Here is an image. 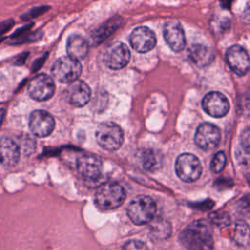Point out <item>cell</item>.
Listing matches in <instances>:
<instances>
[{
    "label": "cell",
    "instance_id": "6da1fadb",
    "mask_svg": "<svg viewBox=\"0 0 250 250\" xmlns=\"http://www.w3.org/2000/svg\"><path fill=\"white\" fill-rule=\"evenodd\" d=\"M180 241L187 250H213V234L210 223L196 220L180 234Z\"/></svg>",
    "mask_w": 250,
    "mask_h": 250
},
{
    "label": "cell",
    "instance_id": "7a4b0ae2",
    "mask_svg": "<svg viewBox=\"0 0 250 250\" xmlns=\"http://www.w3.org/2000/svg\"><path fill=\"white\" fill-rule=\"evenodd\" d=\"M126 198L124 188L118 183H106L100 187L95 195V203L102 210L119 207Z\"/></svg>",
    "mask_w": 250,
    "mask_h": 250
},
{
    "label": "cell",
    "instance_id": "3957f363",
    "mask_svg": "<svg viewBox=\"0 0 250 250\" xmlns=\"http://www.w3.org/2000/svg\"><path fill=\"white\" fill-rule=\"evenodd\" d=\"M127 213L134 224L145 225L150 223L154 218L156 204L150 196L139 195L130 202Z\"/></svg>",
    "mask_w": 250,
    "mask_h": 250
},
{
    "label": "cell",
    "instance_id": "277c9868",
    "mask_svg": "<svg viewBox=\"0 0 250 250\" xmlns=\"http://www.w3.org/2000/svg\"><path fill=\"white\" fill-rule=\"evenodd\" d=\"M52 74L61 83H71L79 78L82 72V65L68 56L58 59L52 66Z\"/></svg>",
    "mask_w": 250,
    "mask_h": 250
},
{
    "label": "cell",
    "instance_id": "5b68a950",
    "mask_svg": "<svg viewBox=\"0 0 250 250\" xmlns=\"http://www.w3.org/2000/svg\"><path fill=\"white\" fill-rule=\"evenodd\" d=\"M96 140L106 150H117L123 143L122 129L115 123L104 122L96 130Z\"/></svg>",
    "mask_w": 250,
    "mask_h": 250
},
{
    "label": "cell",
    "instance_id": "8992f818",
    "mask_svg": "<svg viewBox=\"0 0 250 250\" xmlns=\"http://www.w3.org/2000/svg\"><path fill=\"white\" fill-rule=\"evenodd\" d=\"M177 176L184 182L190 183L196 181L202 171L199 159L191 153H183L178 156L175 163Z\"/></svg>",
    "mask_w": 250,
    "mask_h": 250
},
{
    "label": "cell",
    "instance_id": "52a82bcc",
    "mask_svg": "<svg viewBox=\"0 0 250 250\" xmlns=\"http://www.w3.org/2000/svg\"><path fill=\"white\" fill-rule=\"evenodd\" d=\"M104 64L113 70L125 67L130 60V52L128 47L122 42L111 43L104 53Z\"/></svg>",
    "mask_w": 250,
    "mask_h": 250
},
{
    "label": "cell",
    "instance_id": "ba28073f",
    "mask_svg": "<svg viewBox=\"0 0 250 250\" xmlns=\"http://www.w3.org/2000/svg\"><path fill=\"white\" fill-rule=\"evenodd\" d=\"M56 86L53 78L47 74H38L31 79L27 86L29 96L38 102H43L51 99L55 94Z\"/></svg>",
    "mask_w": 250,
    "mask_h": 250
},
{
    "label": "cell",
    "instance_id": "9c48e42d",
    "mask_svg": "<svg viewBox=\"0 0 250 250\" xmlns=\"http://www.w3.org/2000/svg\"><path fill=\"white\" fill-rule=\"evenodd\" d=\"M29 129L36 137L45 138L55 129V119L48 111L36 109L29 116Z\"/></svg>",
    "mask_w": 250,
    "mask_h": 250
},
{
    "label": "cell",
    "instance_id": "30bf717a",
    "mask_svg": "<svg viewBox=\"0 0 250 250\" xmlns=\"http://www.w3.org/2000/svg\"><path fill=\"white\" fill-rule=\"evenodd\" d=\"M221 140L220 129L211 123H202L196 129L194 142L198 147L203 150L215 148Z\"/></svg>",
    "mask_w": 250,
    "mask_h": 250
},
{
    "label": "cell",
    "instance_id": "8fae6325",
    "mask_svg": "<svg viewBox=\"0 0 250 250\" xmlns=\"http://www.w3.org/2000/svg\"><path fill=\"white\" fill-rule=\"evenodd\" d=\"M202 107L206 113L213 117H223L229 110V103L220 92H210L202 100Z\"/></svg>",
    "mask_w": 250,
    "mask_h": 250
},
{
    "label": "cell",
    "instance_id": "7c38bea8",
    "mask_svg": "<svg viewBox=\"0 0 250 250\" xmlns=\"http://www.w3.org/2000/svg\"><path fill=\"white\" fill-rule=\"evenodd\" d=\"M226 59L230 69L237 75H244L250 68V58L247 52L238 45H233L228 49Z\"/></svg>",
    "mask_w": 250,
    "mask_h": 250
},
{
    "label": "cell",
    "instance_id": "4fadbf2b",
    "mask_svg": "<svg viewBox=\"0 0 250 250\" xmlns=\"http://www.w3.org/2000/svg\"><path fill=\"white\" fill-rule=\"evenodd\" d=\"M131 46L139 53H146L152 50L156 44L154 32L146 26L135 28L130 35Z\"/></svg>",
    "mask_w": 250,
    "mask_h": 250
},
{
    "label": "cell",
    "instance_id": "5bb4252c",
    "mask_svg": "<svg viewBox=\"0 0 250 250\" xmlns=\"http://www.w3.org/2000/svg\"><path fill=\"white\" fill-rule=\"evenodd\" d=\"M64 94L70 104L76 107H81L89 103L91 89L87 83L77 79L68 84Z\"/></svg>",
    "mask_w": 250,
    "mask_h": 250
},
{
    "label": "cell",
    "instance_id": "9a60e30c",
    "mask_svg": "<svg viewBox=\"0 0 250 250\" xmlns=\"http://www.w3.org/2000/svg\"><path fill=\"white\" fill-rule=\"evenodd\" d=\"M76 166L79 174L87 181H96L102 175V161L93 155H82L77 158Z\"/></svg>",
    "mask_w": 250,
    "mask_h": 250
},
{
    "label": "cell",
    "instance_id": "2e32d148",
    "mask_svg": "<svg viewBox=\"0 0 250 250\" xmlns=\"http://www.w3.org/2000/svg\"><path fill=\"white\" fill-rule=\"evenodd\" d=\"M163 35L165 41L173 51L180 52L185 48V32L179 21H172L166 22L163 28Z\"/></svg>",
    "mask_w": 250,
    "mask_h": 250
},
{
    "label": "cell",
    "instance_id": "e0dca14e",
    "mask_svg": "<svg viewBox=\"0 0 250 250\" xmlns=\"http://www.w3.org/2000/svg\"><path fill=\"white\" fill-rule=\"evenodd\" d=\"M21 156L20 146L8 137L0 138V163L5 167L16 165Z\"/></svg>",
    "mask_w": 250,
    "mask_h": 250
},
{
    "label": "cell",
    "instance_id": "ac0fdd59",
    "mask_svg": "<svg viewBox=\"0 0 250 250\" xmlns=\"http://www.w3.org/2000/svg\"><path fill=\"white\" fill-rule=\"evenodd\" d=\"M89 51L87 40L79 34H71L66 42V52L68 57L79 61L86 57Z\"/></svg>",
    "mask_w": 250,
    "mask_h": 250
},
{
    "label": "cell",
    "instance_id": "d6986e66",
    "mask_svg": "<svg viewBox=\"0 0 250 250\" xmlns=\"http://www.w3.org/2000/svg\"><path fill=\"white\" fill-rule=\"evenodd\" d=\"M189 57L197 66L203 67L210 64L215 56L209 47L202 44H194L189 49Z\"/></svg>",
    "mask_w": 250,
    "mask_h": 250
},
{
    "label": "cell",
    "instance_id": "ffe728a7",
    "mask_svg": "<svg viewBox=\"0 0 250 250\" xmlns=\"http://www.w3.org/2000/svg\"><path fill=\"white\" fill-rule=\"evenodd\" d=\"M230 237L241 247L250 245V227L244 221H236L230 232Z\"/></svg>",
    "mask_w": 250,
    "mask_h": 250
},
{
    "label": "cell",
    "instance_id": "44dd1931",
    "mask_svg": "<svg viewBox=\"0 0 250 250\" xmlns=\"http://www.w3.org/2000/svg\"><path fill=\"white\" fill-rule=\"evenodd\" d=\"M162 157L159 152L153 149H145L141 154V162L143 167L147 171L157 170L162 163Z\"/></svg>",
    "mask_w": 250,
    "mask_h": 250
},
{
    "label": "cell",
    "instance_id": "7402d4cb",
    "mask_svg": "<svg viewBox=\"0 0 250 250\" xmlns=\"http://www.w3.org/2000/svg\"><path fill=\"white\" fill-rule=\"evenodd\" d=\"M149 227V233L152 237L156 239H165L167 238L171 233V226L168 222L157 219L155 221L150 222Z\"/></svg>",
    "mask_w": 250,
    "mask_h": 250
},
{
    "label": "cell",
    "instance_id": "603a6c76",
    "mask_svg": "<svg viewBox=\"0 0 250 250\" xmlns=\"http://www.w3.org/2000/svg\"><path fill=\"white\" fill-rule=\"evenodd\" d=\"M235 158L241 166L250 167V146L239 144L235 149Z\"/></svg>",
    "mask_w": 250,
    "mask_h": 250
},
{
    "label": "cell",
    "instance_id": "cb8c5ba5",
    "mask_svg": "<svg viewBox=\"0 0 250 250\" xmlns=\"http://www.w3.org/2000/svg\"><path fill=\"white\" fill-rule=\"evenodd\" d=\"M226 162H227V158L226 155L223 151H219L217 152L212 161H211V165L210 168L212 170V172L214 173H220L226 166Z\"/></svg>",
    "mask_w": 250,
    "mask_h": 250
},
{
    "label": "cell",
    "instance_id": "d4e9b609",
    "mask_svg": "<svg viewBox=\"0 0 250 250\" xmlns=\"http://www.w3.org/2000/svg\"><path fill=\"white\" fill-rule=\"evenodd\" d=\"M210 219L213 224L219 227H226L229 225L230 219L228 213L226 212H217V213H212L210 216Z\"/></svg>",
    "mask_w": 250,
    "mask_h": 250
},
{
    "label": "cell",
    "instance_id": "484cf974",
    "mask_svg": "<svg viewBox=\"0 0 250 250\" xmlns=\"http://www.w3.org/2000/svg\"><path fill=\"white\" fill-rule=\"evenodd\" d=\"M123 250H148V249H147L146 245L143 241L133 239V240L128 241L124 245Z\"/></svg>",
    "mask_w": 250,
    "mask_h": 250
},
{
    "label": "cell",
    "instance_id": "4316f807",
    "mask_svg": "<svg viewBox=\"0 0 250 250\" xmlns=\"http://www.w3.org/2000/svg\"><path fill=\"white\" fill-rule=\"evenodd\" d=\"M240 144L250 146V127L246 128L240 136Z\"/></svg>",
    "mask_w": 250,
    "mask_h": 250
},
{
    "label": "cell",
    "instance_id": "83f0119b",
    "mask_svg": "<svg viewBox=\"0 0 250 250\" xmlns=\"http://www.w3.org/2000/svg\"><path fill=\"white\" fill-rule=\"evenodd\" d=\"M13 23H14V21L12 20H8V21L1 22L0 23V36L9 30L13 26Z\"/></svg>",
    "mask_w": 250,
    "mask_h": 250
},
{
    "label": "cell",
    "instance_id": "f1b7e54d",
    "mask_svg": "<svg viewBox=\"0 0 250 250\" xmlns=\"http://www.w3.org/2000/svg\"><path fill=\"white\" fill-rule=\"evenodd\" d=\"M241 19L244 22L250 23V3H248L246 5V7L244 8V10L241 14Z\"/></svg>",
    "mask_w": 250,
    "mask_h": 250
},
{
    "label": "cell",
    "instance_id": "f546056e",
    "mask_svg": "<svg viewBox=\"0 0 250 250\" xmlns=\"http://www.w3.org/2000/svg\"><path fill=\"white\" fill-rule=\"evenodd\" d=\"M248 182H249V184H250V175L248 176Z\"/></svg>",
    "mask_w": 250,
    "mask_h": 250
}]
</instances>
